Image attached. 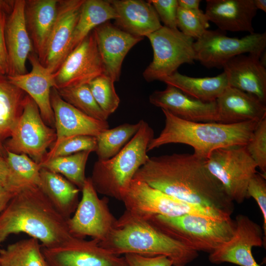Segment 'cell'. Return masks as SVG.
I'll return each mask as SVG.
<instances>
[{"mask_svg": "<svg viewBox=\"0 0 266 266\" xmlns=\"http://www.w3.org/2000/svg\"><path fill=\"white\" fill-rule=\"evenodd\" d=\"M205 161L194 153L153 156L138 169L133 179L184 201L231 215L233 202L208 170Z\"/></svg>", "mask_w": 266, "mask_h": 266, "instance_id": "obj_1", "label": "cell"}, {"mask_svg": "<svg viewBox=\"0 0 266 266\" xmlns=\"http://www.w3.org/2000/svg\"><path fill=\"white\" fill-rule=\"evenodd\" d=\"M25 233L45 248L63 245L73 237L66 220L38 187L17 193L0 214V245L12 234Z\"/></svg>", "mask_w": 266, "mask_h": 266, "instance_id": "obj_2", "label": "cell"}, {"mask_svg": "<svg viewBox=\"0 0 266 266\" xmlns=\"http://www.w3.org/2000/svg\"><path fill=\"white\" fill-rule=\"evenodd\" d=\"M162 110L165 117L164 128L158 136L151 140L147 152L164 145L181 143L191 146L194 154L206 159L216 149L245 146L259 122L251 121L225 124L192 122L165 109Z\"/></svg>", "mask_w": 266, "mask_h": 266, "instance_id": "obj_3", "label": "cell"}, {"mask_svg": "<svg viewBox=\"0 0 266 266\" xmlns=\"http://www.w3.org/2000/svg\"><path fill=\"white\" fill-rule=\"evenodd\" d=\"M99 245L118 256L130 253L165 256L172 261L173 266H185L198 256V252L163 232L149 221L135 217L126 210Z\"/></svg>", "mask_w": 266, "mask_h": 266, "instance_id": "obj_4", "label": "cell"}, {"mask_svg": "<svg viewBox=\"0 0 266 266\" xmlns=\"http://www.w3.org/2000/svg\"><path fill=\"white\" fill-rule=\"evenodd\" d=\"M154 138L153 129L141 120L140 127L115 156L94 164L90 179L98 193L121 200L138 169L147 161L148 145Z\"/></svg>", "mask_w": 266, "mask_h": 266, "instance_id": "obj_5", "label": "cell"}, {"mask_svg": "<svg viewBox=\"0 0 266 266\" xmlns=\"http://www.w3.org/2000/svg\"><path fill=\"white\" fill-rule=\"evenodd\" d=\"M120 201L131 215L146 220L156 215L172 217L185 214L217 220L231 218L227 212L184 201L133 179L122 193Z\"/></svg>", "mask_w": 266, "mask_h": 266, "instance_id": "obj_6", "label": "cell"}, {"mask_svg": "<svg viewBox=\"0 0 266 266\" xmlns=\"http://www.w3.org/2000/svg\"><path fill=\"white\" fill-rule=\"evenodd\" d=\"M148 220L189 248L209 253L231 238L235 226L231 218L217 220L192 214L172 217L156 215Z\"/></svg>", "mask_w": 266, "mask_h": 266, "instance_id": "obj_7", "label": "cell"}, {"mask_svg": "<svg viewBox=\"0 0 266 266\" xmlns=\"http://www.w3.org/2000/svg\"><path fill=\"white\" fill-rule=\"evenodd\" d=\"M205 163L208 170L220 183L233 202L240 203L247 198L248 184L257 173V166L245 146L216 149Z\"/></svg>", "mask_w": 266, "mask_h": 266, "instance_id": "obj_8", "label": "cell"}, {"mask_svg": "<svg viewBox=\"0 0 266 266\" xmlns=\"http://www.w3.org/2000/svg\"><path fill=\"white\" fill-rule=\"evenodd\" d=\"M146 37L153 51L152 61L143 73L147 82L160 81L177 71L182 64H192L196 60L194 39L178 29L163 26Z\"/></svg>", "mask_w": 266, "mask_h": 266, "instance_id": "obj_9", "label": "cell"}, {"mask_svg": "<svg viewBox=\"0 0 266 266\" xmlns=\"http://www.w3.org/2000/svg\"><path fill=\"white\" fill-rule=\"evenodd\" d=\"M56 138L55 129L45 123L27 95L23 112L3 145L6 151L25 154L39 164Z\"/></svg>", "mask_w": 266, "mask_h": 266, "instance_id": "obj_10", "label": "cell"}, {"mask_svg": "<svg viewBox=\"0 0 266 266\" xmlns=\"http://www.w3.org/2000/svg\"><path fill=\"white\" fill-rule=\"evenodd\" d=\"M219 29L207 30L194 43L196 60L208 68H221L231 58L248 53L261 56L266 51V33H252L242 38L226 35Z\"/></svg>", "mask_w": 266, "mask_h": 266, "instance_id": "obj_11", "label": "cell"}, {"mask_svg": "<svg viewBox=\"0 0 266 266\" xmlns=\"http://www.w3.org/2000/svg\"><path fill=\"white\" fill-rule=\"evenodd\" d=\"M82 198L77 208L66 220L68 231L74 237L103 241L114 228L117 219L108 205V199L98 196L90 177H87L81 189Z\"/></svg>", "mask_w": 266, "mask_h": 266, "instance_id": "obj_12", "label": "cell"}, {"mask_svg": "<svg viewBox=\"0 0 266 266\" xmlns=\"http://www.w3.org/2000/svg\"><path fill=\"white\" fill-rule=\"evenodd\" d=\"M104 74L93 31L65 59L54 74L55 88L88 84Z\"/></svg>", "mask_w": 266, "mask_h": 266, "instance_id": "obj_13", "label": "cell"}, {"mask_svg": "<svg viewBox=\"0 0 266 266\" xmlns=\"http://www.w3.org/2000/svg\"><path fill=\"white\" fill-rule=\"evenodd\" d=\"M100 241L73 238L62 245L45 248L43 255L50 266H128L124 257L99 245Z\"/></svg>", "mask_w": 266, "mask_h": 266, "instance_id": "obj_14", "label": "cell"}, {"mask_svg": "<svg viewBox=\"0 0 266 266\" xmlns=\"http://www.w3.org/2000/svg\"><path fill=\"white\" fill-rule=\"evenodd\" d=\"M235 230L231 238L210 253L208 259L215 264L230 263L239 266H261L252 255L254 247L263 245L261 226L248 216L235 217Z\"/></svg>", "mask_w": 266, "mask_h": 266, "instance_id": "obj_15", "label": "cell"}, {"mask_svg": "<svg viewBox=\"0 0 266 266\" xmlns=\"http://www.w3.org/2000/svg\"><path fill=\"white\" fill-rule=\"evenodd\" d=\"M84 0H59L55 21L41 64L55 73L69 54L73 33Z\"/></svg>", "mask_w": 266, "mask_h": 266, "instance_id": "obj_16", "label": "cell"}, {"mask_svg": "<svg viewBox=\"0 0 266 266\" xmlns=\"http://www.w3.org/2000/svg\"><path fill=\"white\" fill-rule=\"evenodd\" d=\"M104 74L114 82L120 77L122 63L131 49L143 37L133 35L107 21L94 30Z\"/></svg>", "mask_w": 266, "mask_h": 266, "instance_id": "obj_17", "label": "cell"}, {"mask_svg": "<svg viewBox=\"0 0 266 266\" xmlns=\"http://www.w3.org/2000/svg\"><path fill=\"white\" fill-rule=\"evenodd\" d=\"M31 65L30 72L16 75H8V80L25 93L37 106L42 118L45 123L54 126V116L51 104L50 94L55 87L54 74L40 62L33 51L28 59Z\"/></svg>", "mask_w": 266, "mask_h": 266, "instance_id": "obj_18", "label": "cell"}, {"mask_svg": "<svg viewBox=\"0 0 266 266\" xmlns=\"http://www.w3.org/2000/svg\"><path fill=\"white\" fill-rule=\"evenodd\" d=\"M149 100L153 105L187 121L217 122L216 101L204 102L198 100L171 85H166L164 90L153 92Z\"/></svg>", "mask_w": 266, "mask_h": 266, "instance_id": "obj_19", "label": "cell"}, {"mask_svg": "<svg viewBox=\"0 0 266 266\" xmlns=\"http://www.w3.org/2000/svg\"><path fill=\"white\" fill-rule=\"evenodd\" d=\"M260 57L239 55L228 60L222 68L229 86L252 94L266 104V68Z\"/></svg>", "mask_w": 266, "mask_h": 266, "instance_id": "obj_20", "label": "cell"}, {"mask_svg": "<svg viewBox=\"0 0 266 266\" xmlns=\"http://www.w3.org/2000/svg\"><path fill=\"white\" fill-rule=\"evenodd\" d=\"M25 0L14 1L5 26V41L9 62L8 75L27 73L26 62L33 51L25 17ZM7 75V76H8Z\"/></svg>", "mask_w": 266, "mask_h": 266, "instance_id": "obj_21", "label": "cell"}, {"mask_svg": "<svg viewBox=\"0 0 266 266\" xmlns=\"http://www.w3.org/2000/svg\"><path fill=\"white\" fill-rule=\"evenodd\" d=\"M51 104L54 116V127L57 139L74 135L97 137L109 128L107 121L94 119L65 101L53 88Z\"/></svg>", "mask_w": 266, "mask_h": 266, "instance_id": "obj_22", "label": "cell"}, {"mask_svg": "<svg viewBox=\"0 0 266 266\" xmlns=\"http://www.w3.org/2000/svg\"><path fill=\"white\" fill-rule=\"evenodd\" d=\"M217 123L231 124L266 117V104L256 96L230 86L216 100Z\"/></svg>", "mask_w": 266, "mask_h": 266, "instance_id": "obj_23", "label": "cell"}, {"mask_svg": "<svg viewBox=\"0 0 266 266\" xmlns=\"http://www.w3.org/2000/svg\"><path fill=\"white\" fill-rule=\"evenodd\" d=\"M209 21L223 31L254 33L252 21L258 9L253 0H206Z\"/></svg>", "mask_w": 266, "mask_h": 266, "instance_id": "obj_24", "label": "cell"}, {"mask_svg": "<svg viewBox=\"0 0 266 266\" xmlns=\"http://www.w3.org/2000/svg\"><path fill=\"white\" fill-rule=\"evenodd\" d=\"M117 14L115 26L135 36L143 37L163 26L152 4L142 0H109Z\"/></svg>", "mask_w": 266, "mask_h": 266, "instance_id": "obj_25", "label": "cell"}, {"mask_svg": "<svg viewBox=\"0 0 266 266\" xmlns=\"http://www.w3.org/2000/svg\"><path fill=\"white\" fill-rule=\"evenodd\" d=\"M59 0H25L24 17L33 51L40 62L53 27Z\"/></svg>", "mask_w": 266, "mask_h": 266, "instance_id": "obj_26", "label": "cell"}, {"mask_svg": "<svg viewBox=\"0 0 266 266\" xmlns=\"http://www.w3.org/2000/svg\"><path fill=\"white\" fill-rule=\"evenodd\" d=\"M39 188L57 212L67 220L75 212L80 189L63 176L45 168L40 171Z\"/></svg>", "mask_w": 266, "mask_h": 266, "instance_id": "obj_27", "label": "cell"}, {"mask_svg": "<svg viewBox=\"0 0 266 266\" xmlns=\"http://www.w3.org/2000/svg\"><path fill=\"white\" fill-rule=\"evenodd\" d=\"M160 81L172 86L187 95L204 102L216 101L229 86L225 73L214 77H193L177 71Z\"/></svg>", "mask_w": 266, "mask_h": 266, "instance_id": "obj_28", "label": "cell"}, {"mask_svg": "<svg viewBox=\"0 0 266 266\" xmlns=\"http://www.w3.org/2000/svg\"><path fill=\"white\" fill-rule=\"evenodd\" d=\"M117 17L109 0H84L73 33L69 53L96 27Z\"/></svg>", "mask_w": 266, "mask_h": 266, "instance_id": "obj_29", "label": "cell"}, {"mask_svg": "<svg viewBox=\"0 0 266 266\" xmlns=\"http://www.w3.org/2000/svg\"><path fill=\"white\" fill-rule=\"evenodd\" d=\"M27 94L0 75V139L10 137L21 116Z\"/></svg>", "mask_w": 266, "mask_h": 266, "instance_id": "obj_30", "label": "cell"}, {"mask_svg": "<svg viewBox=\"0 0 266 266\" xmlns=\"http://www.w3.org/2000/svg\"><path fill=\"white\" fill-rule=\"evenodd\" d=\"M0 266H50L39 241L33 237L20 240L0 249Z\"/></svg>", "mask_w": 266, "mask_h": 266, "instance_id": "obj_31", "label": "cell"}, {"mask_svg": "<svg viewBox=\"0 0 266 266\" xmlns=\"http://www.w3.org/2000/svg\"><path fill=\"white\" fill-rule=\"evenodd\" d=\"M91 152L84 151L56 157L43 161L39 165L41 168L63 176L81 190L86 179L85 167Z\"/></svg>", "mask_w": 266, "mask_h": 266, "instance_id": "obj_32", "label": "cell"}, {"mask_svg": "<svg viewBox=\"0 0 266 266\" xmlns=\"http://www.w3.org/2000/svg\"><path fill=\"white\" fill-rule=\"evenodd\" d=\"M141 120L135 124L124 123L101 132L97 137L96 153L98 160L105 161L115 156L139 130Z\"/></svg>", "mask_w": 266, "mask_h": 266, "instance_id": "obj_33", "label": "cell"}, {"mask_svg": "<svg viewBox=\"0 0 266 266\" xmlns=\"http://www.w3.org/2000/svg\"><path fill=\"white\" fill-rule=\"evenodd\" d=\"M56 89L65 101L86 115L100 121L108 119L95 100L88 84Z\"/></svg>", "mask_w": 266, "mask_h": 266, "instance_id": "obj_34", "label": "cell"}, {"mask_svg": "<svg viewBox=\"0 0 266 266\" xmlns=\"http://www.w3.org/2000/svg\"><path fill=\"white\" fill-rule=\"evenodd\" d=\"M6 151L7 163L14 175L26 186L39 187V165L25 154Z\"/></svg>", "mask_w": 266, "mask_h": 266, "instance_id": "obj_35", "label": "cell"}, {"mask_svg": "<svg viewBox=\"0 0 266 266\" xmlns=\"http://www.w3.org/2000/svg\"><path fill=\"white\" fill-rule=\"evenodd\" d=\"M114 82L109 76L103 74L88 84L95 100L108 117L116 111L120 102Z\"/></svg>", "mask_w": 266, "mask_h": 266, "instance_id": "obj_36", "label": "cell"}, {"mask_svg": "<svg viewBox=\"0 0 266 266\" xmlns=\"http://www.w3.org/2000/svg\"><path fill=\"white\" fill-rule=\"evenodd\" d=\"M96 148V137L79 135L64 137L56 140L49 148L43 161L81 151L95 152Z\"/></svg>", "mask_w": 266, "mask_h": 266, "instance_id": "obj_37", "label": "cell"}, {"mask_svg": "<svg viewBox=\"0 0 266 266\" xmlns=\"http://www.w3.org/2000/svg\"><path fill=\"white\" fill-rule=\"evenodd\" d=\"M207 16L200 9L186 10L178 7L177 26L180 31L192 38H200L209 27Z\"/></svg>", "mask_w": 266, "mask_h": 266, "instance_id": "obj_38", "label": "cell"}, {"mask_svg": "<svg viewBox=\"0 0 266 266\" xmlns=\"http://www.w3.org/2000/svg\"><path fill=\"white\" fill-rule=\"evenodd\" d=\"M245 147L257 167L266 175V117L258 123Z\"/></svg>", "mask_w": 266, "mask_h": 266, "instance_id": "obj_39", "label": "cell"}, {"mask_svg": "<svg viewBox=\"0 0 266 266\" xmlns=\"http://www.w3.org/2000/svg\"><path fill=\"white\" fill-rule=\"evenodd\" d=\"M14 0H0V75L7 76L9 62L5 41L7 19L12 10Z\"/></svg>", "mask_w": 266, "mask_h": 266, "instance_id": "obj_40", "label": "cell"}, {"mask_svg": "<svg viewBox=\"0 0 266 266\" xmlns=\"http://www.w3.org/2000/svg\"><path fill=\"white\" fill-rule=\"evenodd\" d=\"M247 198L252 197L257 202L263 217V230L266 235V175L257 173L250 180L247 188Z\"/></svg>", "mask_w": 266, "mask_h": 266, "instance_id": "obj_41", "label": "cell"}, {"mask_svg": "<svg viewBox=\"0 0 266 266\" xmlns=\"http://www.w3.org/2000/svg\"><path fill=\"white\" fill-rule=\"evenodd\" d=\"M155 9L160 21L164 26L172 29H177V14L178 0H148Z\"/></svg>", "mask_w": 266, "mask_h": 266, "instance_id": "obj_42", "label": "cell"}, {"mask_svg": "<svg viewBox=\"0 0 266 266\" xmlns=\"http://www.w3.org/2000/svg\"><path fill=\"white\" fill-rule=\"evenodd\" d=\"M124 258L128 266H172V261L165 256H148L126 254Z\"/></svg>", "mask_w": 266, "mask_h": 266, "instance_id": "obj_43", "label": "cell"}, {"mask_svg": "<svg viewBox=\"0 0 266 266\" xmlns=\"http://www.w3.org/2000/svg\"><path fill=\"white\" fill-rule=\"evenodd\" d=\"M0 185L15 194L28 187L23 184L12 172L6 158L0 156Z\"/></svg>", "mask_w": 266, "mask_h": 266, "instance_id": "obj_44", "label": "cell"}, {"mask_svg": "<svg viewBox=\"0 0 266 266\" xmlns=\"http://www.w3.org/2000/svg\"><path fill=\"white\" fill-rule=\"evenodd\" d=\"M16 194L0 185V214Z\"/></svg>", "mask_w": 266, "mask_h": 266, "instance_id": "obj_45", "label": "cell"}, {"mask_svg": "<svg viewBox=\"0 0 266 266\" xmlns=\"http://www.w3.org/2000/svg\"><path fill=\"white\" fill-rule=\"evenodd\" d=\"M200 0H178V7L186 10L199 9Z\"/></svg>", "mask_w": 266, "mask_h": 266, "instance_id": "obj_46", "label": "cell"}, {"mask_svg": "<svg viewBox=\"0 0 266 266\" xmlns=\"http://www.w3.org/2000/svg\"><path fill=\"white\" fill-rule=\"evenodd\" d=\"M254 5L256 8L266 12V0H253Z\"/></svg>", "mask_w": 266, "mask_h": 266, "instance_id": "obj_47", "label": "cell"}, {"mask_svg": "<svg viewBox=\"0 0 266 266\" xmlns=\"http://www.w3.org/2000/svg\"><path fill=\"white\" fill-rule=\"evenodd\" d=\"M6 151L2 141L0 139V156L6 158Z\"/></svg>", "mask_w": 266, "mask_h": 266, "instance_id": "obj_48", "label": "cell"}, {"mask_svg": "<svg viewBox=\"0 0 266 266\" xmlns=\"http://www.w3.org/2000/svg\"><path fill=\"white\" fill-rule=\"evenodd\" d=\"M173 266H185L183 265H174Z\"/></svg>", "mask_w": 266, "mask_h": 266, "instance_id": "obj_49", "label": "cell"}]
</instances>
